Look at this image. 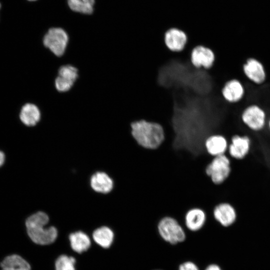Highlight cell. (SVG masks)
<instances>
[{
	"instance_id": "9",
	"label": "cell",
	"mask_w": 270,
	"mask_h": 270,
	"mask_svg": "<svg viewBox=\"0 0 270 270\" xmlns=\"http://www.w3.org/2000/svg\"><path fill=\"white\" fill-rule=\"evenodd\" d=\"M207 220L206 212L198 208L189 210L184 216V228L188 230L196 232L202 230Z\"/></svg>"
},
{
	"instance_id": "5",
	"label": "cell",
	"mask_w": 270,
	"mask_h": 270,
	"mask_svg": "<svg viewBox=\"0 0 270 270\" xmlns=\"http://www.w3.org/2000/svg\"><path fill=\"white\" fill-rule=\"evenodd\" d=\"M68 41V36L65 30L60 28H52L44 35L43 44L54 55L60 56L65 52Z\"/></svg>"
},
{
	"instance_id": "3",
	"label": "cell",
	"mask_w": 270,
	"mask_h": 270,
	"mask_svg": "<svg viewBox=\"0 0 270 270\" xmlns=\"http://www.w3.org/2000/svg\"><path fill=\"white\" fill-rule=\"evenodd\" d=\"M157 232L164 241L172 244L182 242L186 238V228L176 219L170 216H164L159 220Z\"/></svg>"
},
{
	"instance_id": "17",
	"label": "cell",
	"mask_w": 270,
	"mask_h": 270,
	"mask_svg": "<svg viewBox=\"0 0 270 270\" xmlns=\"http://www.w3.org/2000/svg\"><path fill=\"white\" fill-rule=\"evenodd\" d=\"M40 112L38 107L31 103H28L22 106L20 113V118L26 126H35L40 119Z\"/></svg>"
},
{
	"instance_id": "19",
	"label": "cell",
	"mask_w": 270,
	"mask_h": 270,
	"mask_svg": "<svg viewBox=\"0 0 270 270\" xmlns=\"http://www.w3.org/2000/svg\"><path fill=\"white\" fill-rule=\"evenodd\" d=\"M0 266L2 270H31L30 264L16 254L6 256L0 262Z\"/></svg>"
},
{
	"instance_id": "15",
	"label": "cell",
	"mask_w": 270,
	"mask_h": 270,
	"mask_svg": "<svg viewBox=\"0 0 270 270\" xmlns=\"http://www.w3.org/2000/svg\"><path fill=\"white\" fill-rule=\"evenodd\" d=\"M92 189L98 193L106 194L112 192L114 188V181L107 174L98 172L94 174L90 179Z\"/></svg>"
},
{
	"instance_id": "14",
	"label": "cell",
	"mask_w": 270,
	"mask_h": 270,
	"mask_svg": "<svg viewBox=\"0 0 270 270\" xmlns=\"http://www.w3.org/2000/svg\"><path fill=\"white\" fill-rule=\"evenodd\" d=\"M228 146L226 138L218 134L209 136L204 142L206 152L213 157L226 154Z\"/></svg>"
},
{
	"instance_id": "2",
	"label": "cell",
	"mask_w": 270,
	"mask_h": 270,
	"mask_svg": "<svg viewBox=\"0 0 270 270\" xmlns=\"http://www.w3.org/2000/svg\"><path fill=\"white\" fill-rule=\"evenodd\" d=\"M49 222L48 215L38 212L30 216L26 221L28 234L31 240L40 245L53 243L58 237V230L54 226H46Z\"/></svg>"
},
{
	"instance_id": "1",
	"label": "cell",
	"mask_w": 270,
	"mask_h": 270,
	"mask_svg": "<svg viewBox=\"0 0 270 270\" xmlns=\"http://www.w3.org/2000/svg\"><path fill=\"white\" fill-rule=\"evenodd\" d=\"M130 126L133 138L144 148L156 149L164 140V130L159 124L142 120L132 122Z\"/></svg>"
},
{
	"instance_id": "12",
	"label": "cell",
	"mask_w": 270,
	"mask_h": 270,
	"mask_svg": "<svg viewBox=\"0 0 270 270\" xmlns=\"http://www.w3.org/2000/svg\"><path fill=\"white\" fill-rule=\"evenodd\" d=\"M215 60L214 52L209 48L202 46L195 47L192 51L190 61L196 68H210Z\"/></svg>"
},
{
	"instance_id": "13",
	"label": "cell",
	"mask_w": 270,
	"mask_h": 270,
	"mask_svg": "<svg viewBox=\"0 0 270 270\" xmlns=\"http://www.w3.org/2000/svg\"><path fill=\"white\" fill-rule=\"evenodd\" d=\"M164 40L166 46L170 50L178 52L184 48L188 38L183 30L176 28H172L165 32Z\"/></svg>"
},
{
	"instance_id": "22",
	"label": "cell",
	"mask_w": 270,
	"mask_h": 270,
	"mask_svg": "<svg viewBox=\"0 0 270 270\" xmlns=\"http://www.w3.org/2000/svg\"><path fill=\"white\" fill-rule=\"evenodd\" d=\"M74 258L66 254L59 256L55 262L56 270H76Z\"/></svg>"
},
{
	"instance_id": "10",
	"label": "cell",
	"mask_w": 270,
	"mask_h": 270,
	"mask_svg": "<svg viewBox=\"0 0 270 270\" xmlns=\"http://www.w3.org/2000/svg\"><path fill=\"white\" fill-rule=\"evenodd\" d=\"M213 216L220 225L228 227L235 222L236 212L230 203L223 202L215 206L213 210Z\"/></svg>"
},
{
	"instance_id": "8",
	"label": "cell",
	"mask_w": 270,
	"mask_h": 270,
	"mask_svg": "<svg viewBox=\"0 0 270 270\" xmlns=\"http://www.w3.org/2000/svg\"><path fill=\"white\" fill-rule=\"evenodd\" d=\"M221 92L226 102L229 104H234L242 98L244 94V88L239 80L230 78L225 82Z\"/></svg>"
},
{
	"instance_id": "6",
	"label": "cell",
	"mask_w": 270,
	"mask_h": 270,
	"mask_svg": "<svg viewBox=\"0 0 270 270\" xmlns=\"http://www.w3.org/2000/svg\"><path fill=\"white\" fill-rule=\"evenodd\" d=\"M78 77V69L70 64L62 66L58 70V75L55 80L56 88L60 92L69 90Z\"/></svg>"
},
{
	"instance_id": "26",
	"label": "cell",
	"mask_w": 270,
	"mask_h": 270,
	"mask_svg": "<svg viewBox=\"0 0 270 270\" xmlns=\"http://www.w3.org/2000/svg\"><path fill=\"white\" fill-rule=\"evenodd\" d=\"M30 1H34V0H28Z\"/></svg>"
},
{
	"instance_id": "23",
	"label": "cell",
	"mask_w": 270,
	"mask_h": 270,
	"mask_svg": "<svg viewBox=\"0 0 270 270\" xmlns=\"http://www.w3.org/2000/svg\"><path fill=\"white\" fill-rule=\"evenodd\" d=\"M178 270H200L198 266L190 261L185 262L180 265Z\"/></svg>"
},
{
	"instance_id": "25",
	"label": "cell",
	"mask_w": 270,
	"mask_h": 270,
	"mask_svg": "<svg viewBox=\"0 0 270 270\" xmlns=\"http://www.w3.org/2000/svg\"><path fill=\"white\" fill-rule=\"evenodd\" d=\"M5 156L3 152L0 150V166H1L4 162Z\"/></svg>"
},
{
	"instance_id": "24",
	"label": "cell",
	"mask_w": 270,
	"mask_h": 270,
	"mask_svg": "<svg viewBox=\"0 0 270 270\" xmlns=\"http://www.w3.org/2000/svg\"><path fill=\"white\" fill-rule=\"evenodd\" d=\"M204 270H222L219 266L216 264H210L208 265Z\"/></svg>"
},
{
	"instance_id": "7",
	"label": "cell",
	"mask_w": 270,
	"mask_h": 270,
	"mask_svg": "<svg viewBox=\"0 0 270 270\" xmlns=\"http://www.w3.org/2000/svg\"><path fill=\"white\" fill-rule=\"evenodd\" d=\"M243 122L253 130H260L264 124L266 113L260 106L252 104L246 107L242 114Z\"/></svg>"
},
{
	"instance_id": "28",
	"label": "cell",
	"mask_w": 270,
	"mask_h": 270,
	"mask_svg": "<svg viewBox=\"0 0 270 270\" xmlns=\"http://www.w3.org/2000/svg\"><path fill=\"white\" fill-rule=\"evenodd\" d=\"M0 8H1V4H0Z\"/></svg>"
},
{
	"instance_id": "11",
	"label": "cell",
	"mask_w": 270,
	"mask_h": 270,
	"mask_svg": "<svg viewBox=\"0 0 270 270\" xmlns=\"http://www.w3.org/2000/svg\"><path fill=\"white\" fill-rule=\"evenodd\" d=\"M245 76L254 84H262L266 78V73L263 64L254 58H248L243 66Z\"/></svg>"
},
{
	"instance_id": "16",
	"label": "cell",
	"mask_w": 270,
	"mask_h": 270,
	"mask_svg": "<svg viewBox=\"0 0 270 270\" xmlns=\"http://www.w3.org/2000/svg\"><path fill=\"white\" fill-rule=\"evenodd\" d=\"M250 140L246 136H234L232 137L231 144L228 146L229 154L236 158H242L248 153Z\"/></svg>"
},
{
	"instance_id": "27",
	"label": "cell",
	"mask_w": 270,
	"mask_h": 270,
	"mask_svg": "<svg viewBox=\"0 0 270 270\" xmlns=\"http://www.w3.org/2000/svg\"><path fill=\"white\" fill-rule=\"evenodd\" d=\"M269 126H270V122H269Z\"/></svg>"
},
{
	"instance_id": "18",
	"label": "cell",
	"mask_w": 270,
	"mask_h": 270,
	"mask_svg": "<svg viewBox=\"0 0 270 270\" xmlns=\"http://www.w3.org/2000/svg\"><path fill=\"white\" fill-rule=\"evenodd\" d=\"M68 238L72 248L76 252L81 254L86 251L90 246V240L88 234L83 232L71 233Z\"/></svg>"
},
{
	"instance_id": "4",
	"label": "cell",
	"mask_w": 270,
	"mask_h": 270,
	"mask_svg": "<svg viewBox=\"0 0 270 270\" xmlns=\"http://www.w3.org/2000/svg\"><path fill=\"white\" fill-rule=\"evenodd\" d=\"M230 172V161L226 154L214 156L206 168V174L216 184L224 182Z\"/></svg>"
},
{
	"instance_id": "20",
	"label": "cell",
	"mask_w": 270,
	"mask_h": 270,
	"mask_svg": "<svg viewBox=\"0 0 270 270\" xmlns=\"http://www.w3.org/2000/svg\"><path fill=\"white\" fill-rule=\"evenodd\" d=\"M92 236L96 244L103 248H110L113 242L114 233L109 227L102 226L93 232Z\"/></svg>"
},
{
	"instance_id": "21",
	"label": "cell",
	"mask_w": 270,
	"mask_h": 270,
	"mask_svg": "<svg viewBox=\"0 0 270 270\" xmlns=\"http://www.w3.org/2000/svg\"><path fill=\"white\" fill-rule=\"evenodd\" d=\"M69 7L72 10L84 14H90L94 10V0H68Z\"/></svg>"
}]
</instances>
